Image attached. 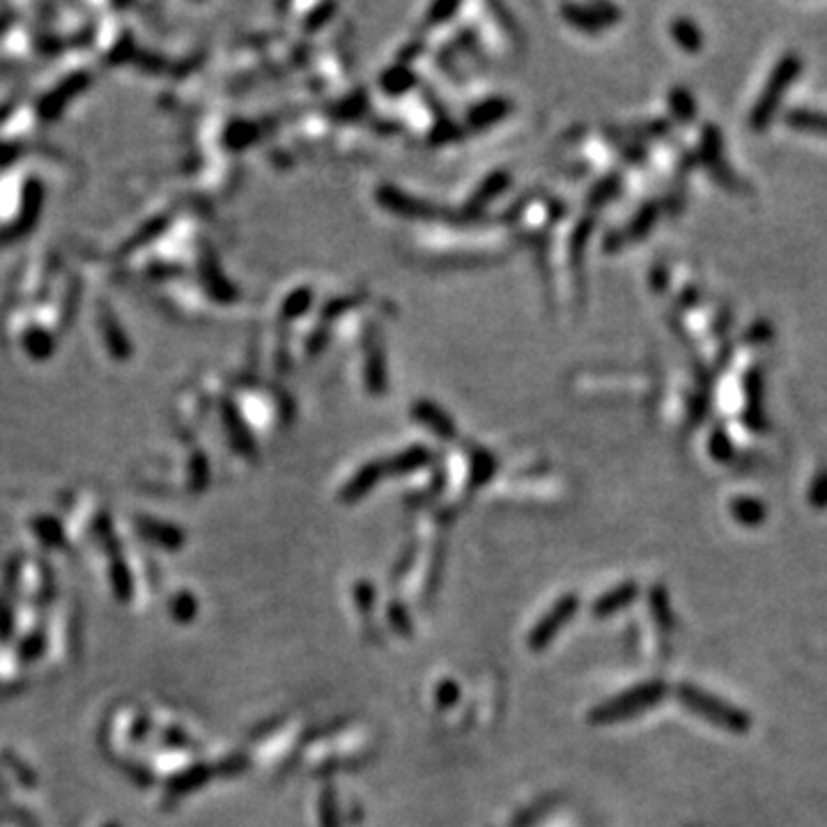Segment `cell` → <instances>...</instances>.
<instances>
[{
    "instance_id": "cell-1",
    "label": "cell",
    "mask_w": 827,
    "mask_h": 827,
    "mask_svg": "<svg viewBox=\"0 0 827 827\" xmlns=\"http://www.w3.org/2000/svg\"><path fill=\"white\" fill-rule=\"evenodd\" d=\"M681 701L690 708L692 713L701 715L703 720L713 722L726 731H733V733H745L752 729V720L747 713L737 711V708L715 699L713 694H708L703 690H697L692 685H683L681 688Z\"/></svg>"
},
{
    "instance_id": "cell-3",
    "label": "cell",
    "mask_w": 827,
    "mask_h": 827,
    "mask_svg": "<svg viewBox=\"0 0 827 827\" xmlns=\"http://www.w3.org/2000/svg\"><path fill=\"white\" fill-rule=\"evenodd\" d=\"M662 694H664V688L660 683L637 688L628 697H620L616 703L605 708V711H600L598 715H605L603 720H624V718H630V715L643 711V708H648V705L658 703Z\"/></svg>"
},
{
    "instance_id": "cell-4",
    "label": "cell",
    "mask_w": 827,
    "mask_h": 827,
    "mask_svg": "<svg viewBox=\"0 0 827 827\" xmlns=\"http://www.w3.org/2000/svg\"><path fill=\"white\" fill-rule=\"evenodd\" d=\"M731 511L737 522H743L747 526H756L765 520V509L756 499H735Z\"/></svg>"
},
{
    "instance_id": "cell-5",
    "label": "cell",
    "mask_w": 827,
    "mask_h": 827,
    "mask_svg": "<svg viewBox=\"0 0 827 827\" xmlns=\"http://www.w3.org/2000/svg\"><path fill=\"white\" fill-rule=\"evenodd\" d=\"M788 123H793L795 127L812 129V132H818V134L827 136V115H823V113H816V111H795V113L788 115Z\"/></svg>"
},
{
    "instance_id": "cell-2",
    "label": "cell",
    "mask_w": 827,
    "mask_h": 827,
    "mask_svg": "<svg viewBox=\"0 0 827 827\" xmlns=\"http://www.w3.org/2000/svg\"><path fill=\"white\" fill-rule=\"evenodd\" d=\"M797 72H800V61H797V55H786L784 61L777 65L771 83L765 85V91L761 95V100L756 102L754 111H752V127L756 129H763L767 125V121H771V115L775 113L779 100H782V91L793 83V78L797 76Z\"/></svg>"
},
{
    "instance_id": "cell-7",
    "label": "cell",
    "mask_w": 827,
    "mask_h": 827,
    "mask_svg": "<svg viewBox=\"0 0 827 827\" xmlns=\"http://www.w3.org/2000/svg\"><path fill=\"white\" fill-rule=\"evenodd\" d=\"M812 501L814 506H825L827 504V477H820L812 490Z\"/></svg>"
},
{
    "instance_id": "cell-6",
    "label": "cell",
    "mask_w": 827,
    "mask_h": 827,
    "mask_svg": "<svg viewBox=\"0 0 827 827\" xmlns=\"http://www.w3.org/2000/svg\"><path fill=\"white\" fill-rule=\"evenodd\" d=\"M632 596H635V586H626V588H620V590H616V594H614V596H609V598H605V600L600 603V611H611V609L620 607V605H624V603L632 600Z\"/></svg>"
}]
</instances>
